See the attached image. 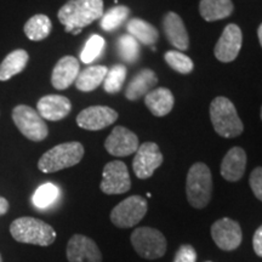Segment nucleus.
Here are the masks:
<instances>
[{"mask_svg": "<svg viewBox=\"0 0 262 262\" xmlns=\"http://www.w3.org/2000/svg\"><path fill=\"white\" fill-rule=\"evenodd\" d=\"M102 15L103 0H70L58 10L57 17L64 31L75 35Z\"/></svg>", "mask_w": 262, "mask_h": 262, "instance_id": "obj_1", "label": "nucleus"}, {"mask_svg": "<svg viewBox=\"0 0 262 262\" xmlns=\"http://www.w3.org/2000/svg\"><path fill=\"white\" fill-rule=\"evenodd\" d=\"M10 233L18 243L49 247L56 241V231L47 222L35 217H19L10 225Z\"/></svg>", "mask_w": 262, "mask_h": 262, "instance_id": "obj_2", "label": "nucleus"}, {"mask_svg": "<svg viewBox=\"0 0 262 262\" xmlns=\"http://www.w3.org/2000/svg\"><path fill=\"white\" fill-rule=\"evenodd\" d=\"M210 119L219 135L225 139H234L242 135L244 125L234 104L227 97L219 96L210 103Z\"/></svg>", "mask_w": 262, "mask_h": 262, "instance_id": "obj_3", "label": "nucleus"}, {"mask_svg": "<svg viewBox=\"0 0 262 262\" xmlns=\"http://www.w3.org/2000/svg\"><path fill=\"white\" fill-rule=\"evenodd\" d=\"M212 176L204 163H194L189 168L186 179V195L193 208L203 209L211 201Z\"/></svg>", "mask_w": 262, "mask_h": 262, "instance_id": "obj_4", "label": "nucleus"}, {"mask_svg": "<svg viewBox=\"0 0 262 262\" xmlns=\"http://www.w3.org/2000/svg\"><path fill=\"white\" fill-rule=\"evenodd\" d=\"M84 157V147L80 142L72 141L55 146L41 156L38 168L41 172L51 173L60 170L72 168L80 163Z\"/></svg>", "mask_w": 262, "mask_h": 262, "instance_id": "obj_5", "label": "nucleus"}, {"mask_svg": "<svg viewBox=\"0 0 262 262\" xmlns=\"http://www.w3.org/2000/svg\"><path fill=\"white\" fill-rule=\"evenodd\" d=\"M131 244L139 256L146 260H157L166 251V239L162 232L152 227H139L130 237Z\"/></svg>", "mask_w": 262, "mask_h": 262, "instance_id": "obj_6", "label": "nucleus"}, {"mask_svg": "<svg viewBox=\"0 0 262 262\" xmlns=\"http://www.w3.org/2000/svg\"><path fill=\"white\" fill-rule=\"evenodd\" d=\"M12 119L19 133L34 142H40L48 137L49 129L47 123L37 111L26 104H19L12 111Z\"/></svg>", "mask_w": 262, "mask_h": 262, "instance_id": "obj_7", "label": "nucleus"}, {"mask_svg": "<svg viewBox=\"0 0 262 262\" xmlns=\"http://www.w3.org/2000/svg\"><path fill=\"white\" fill-rule=\"evenodd\" d=\"M148 204L143 196L131 195L124 199L111 212V221L118 228H130L145 217Z\"/></svg>", "mask_w": 262, "mask_h": 262, "instance_id": "obj_8", "label": "nucleus"}, {"mask_svg": "<svg viewBox=\"0 0 262 262\" xmlns=\"http://www.w3.org/2000/svg\"><path fill=\"white\" fill-rule=\"evenodd\" d=\"M104 194H123L131 188V180L127 166L120 160L107 163L103 168L100 185Z\"/></svg>", "mask_w": 262, "mask_h": 262, "instance_id": "obj_9", "label": "nucleus"}, {"mask_svg": "<svg viewBox=\"0 0 262 262\" xmlns=\"http://www.w3.org/2000/svg\"><path fill=\"white\" fill-rule=\"evenodd\" d=\"M163 155L159 146L155 142H145L139 146L135 158L133 160V169L137 178L149 179L157 169L163 164Z\"/></svg>", "mask_w": 262, "mask_h": 262, "instance_id": "obj_10", "label": "nucleus"}, {"mask_svg": "<svg viewBox=\"0 0 262 262\" xmlns=\"http://www.w3.org/2000/svg\"><path fill=\"white\" fill-rule=\"evenodd\" d=\"M211 237L215 244L222 250L232 251L241 245L243 232L237 221L224 217L212 224Z\"/></svg>", "mask_w": 262, "mask_h": 262, "instance_id": "obj_11", "label": "nucleus"}, {"mask_svg": "<svg viewBox=\"0 0 262 262\" xmlns=\"http://www.w3.org/2000/svg\"><path fill=\"white\" fill-rule=\"evenodd\" d=\"M242 42H243L242 29L234 24L227 25L215 45V57L225 63L234 61L242 49Z\"/></svg>", "mask_w": 262, "mask_h": 262, "instance_id": "obj_12", "label": "nucleus"}, {"mask_svg": "<svg viewBox=\"0 0 262 262\" xmlns=\"http://www.w3.org/2000/svg\"><path fill=\"white\" fill-rule=\"evenodd\" d=\"M66 255L70 262H102L100 248L84 234H74L68 241Z\"/></svg>", "mask_w": 262, "mask_h": 262, "instance_id": "obj_13", "label": "nucleus"}, {"mask_svg": "<svg viewBox=\"0 0 262 262\" xmlns=\"http://www.w3.org/2000/svg\"><path fill=\"white\" fill-rule=\"evenodd\" d=\"M104 148L111 156L127 157L139 149V137L124 126H116L104 141Z\"/></svg>", "mask_w": 262, "mask_h": 262, "instance_id": "obj_14", "label": "nucleus"}, {"mask_svg": "<svg viewBox=\"0 0 262 262\" xmlns=\"http://www.w3.org/2000/svg\"><path fill=\"white\" fill-rule=\"evenodd\" d=\"M118 119V113L107 106H91L85 108L77 117V124L81 129L97 131L112 125Z\"/></svg>", "mask_w": 262, "mask_h": 262, "instance_id": "obj_15", "label": "nucleus"}, {"mask_svg": "<svg viewBox=\"0 0 262 262\" xmlns=\"http://www.w3.org/2000/svg\"><path fill=\"white\" fill-rule=\"evenodd\" d=\"M38 113L42 119L58 122L71 113L72 103L67 97L61 95H48L41 97L37 103Z\"/></svg>", "mask_w": 262, "mask_h": 262, "instance_id": "obj_16", "label": "nucleus"}, {"mask_svg": "<svg viewBox=\"0 0 262 262\" xmlns=\"http://www.w3.org/2000/svg\"><path fill=\"white\" fill-rule=\"evenodd\" d=\"M80 71L79 61L73 56H64L57 62L51 74V84L55 89L66 90L75 83Z\"/></svg>", "mask_w": 262, "mask_h": 262, "instance_id": "obj_17", "label": "nucleus"}, {"mask_svg": "<svg viewBox=\"0 0 262 262\" xmlns=\"http://www.w3.org/2000/svg\"><path fill=\"white\" fill-rule=\"evenodd\" d=\"M163 28L165 37L172 47L180 51L188 50L189 38L187 29L185 27L182 18L175 12H168L163 18Z\"/></svg>", "mask_w": 262, "mask_h": 262, "instance_id": "obj_18", "label": "nucleus"}, {"mask_svg": "<svg viewBox=\"0 0 262 262\" xmlns=\"http://www.w3.org/2000/svg\"><path fill=\"white\" fill-rule=\"evenodd\" d=\"M247 168V153L242 147H233L226 153L221 163V176L226 181L237 182Z\"/></svg>", "mask_w": 262, "mask_h": 262, "instance_id": "obj_19", "label": "nucleus"}, {"mask_svg": "<svg viewBox=\"0 0 262 262\" xmlns=\"http://www.w3.org/2000/svg\"><path fill=\"white\" fill-rule=\"evenodd\" d=\"M157 84H158V78L155 72L149 68H143L127 84L125 97L129 101L139 100L140 97L146 96L149 91H152Z\"/></svg>", "mask_w": 262, "mask_h": 262, "instance_id": "obj_20", "label": "nucleus"}, {"mask_svg": "<svg viewBox=\"0 0 262 262\" xmlns=\"http://www.w3.org/2000/svg\"><path fill=\"white\" fill-rule=\"evenodd\" d=\"M175 98L171 91L166 88H158L149 91L145 96V104L149 112L156 117H164L171 112Z\"/></svg>", "mask_w": 262, "mask_h": 262, "instance_id": "obj_21", "label": "nucleus"}, {"mask_svg": "<svg viewBox=\"0 0 262 262\" xmlns=\"http://www.w3.org/2000/svg\"><path fill=\"white\" fill-rule=\"evenodd\" d=\"M107 73L108 68L106 66H90L84 71L79 72L74 84L79 91L90 93V91L96 90L101 84H103Z\"/></svg>", "mask_w": 262, "mask_h": 262, "instance_id": "obj_22", "label": "nucleus"}, {"mask_svg": "<svg viewBox=\"0 0 262 262\" xmlns=\"http://www.w3.org/2000/svg\"><path fill=\"white\" fill-rule=\"evenodd\" d=\"M232 0H202L199 3V12L206 22H214L227 18L233 12Z\"/></svg>", "mask_w": 262, "mask_h": 262, "instance_id": "obj_23", "label": "nucleus"}, {"mask_svg": "<svg viewBox=\"0 0 262 262\" xmlns=\"http://www.w3.org/2000/svg\"><path fill=\"white\" fill-rule=\"evenodd\" d=\"M127 33L146 47H155V44L158 41L159 33L157 28L149 22L141 18H131L126 25Z\"/></svg>", "mask_w": 262, "mask_h": 262, "instance_id": "obj_24", "label": "nucleus"}, {"mask_svg": "<svg viewBox=\"0 0 262 262\" xmlns=\"http://www.w3.org/2000/svg\"><path fill=\"white\" fill-rule=\"evenodd\" d=\"M29 61V55L26 50L18 49L10 52L0 64V80L5 81L25 70Z\"/></svg>", "mask_w": 262, "mask_h": 262, "instance_id": "obj_25", "label": "nucleus"}, {"mask_svg": "<svg viewBox=\"0 0 262 262\" xmlns=\"http://www.w3.org/2000/svg\"><path fill=\"white\" fill-rule=\"evenodd\" d=\"M52 29L51 19L47 15H34L26 22L25 33L33 41H40L50 35Z\"/></svg>", "mask_w": 262, "mask_h": 262, "instance_id": "obj_26", "label": "nucleus"}, {"mask_svg": "<svg viewBox=\"0 0 262 262\" xmlns=\"http://www.w3.org/2000/svg\"><path fill=\"white\" fill-rule=\"evenodd\" d=\"M129 15H130V9L126 8V6L124 5L114 6V8L108 10L106 14L102 15V17H101V22H100L101 28L106 32L116 31L117 28H119L120 26H122V24L125 21Z\"/></svg>", "mask_w": 262, "mask_h": 262, "instance_id": "obj_27", "label": "nucleus"}, {"mask_svg": "<svg viewBox=\"0 0 262 262\" xmlns=\"http://www.w3.org/2000/svg\"><path fill=\"white\" fill-rule=\"evenodd\" d=\"M60 196V188L54 183H44L37 188L32 196L33 204L39 209H47L51 206Z\"/></svg>", "mask_w": 262, "mask_h": 262, "instance_id": "obj_28", "label": "nucleus"}, {"mask_svg": "<svg viewBox=\"0 0 262 262\" xmlns=\"http://www.w3.org/2000/svg\"><path fill=\"white\" fill-rule=\"evenodd\" d=\"M118 54L126 63H135L140 57V45L130 34H124L117 41Z\"/></svg>", "mask_w": 262, "mask_h": 262, "instance_id": "obj_29", "label": "nucleus"}, {"mask_svg": "<svg viewBox=\"0 0 262 262\" xmlns=\"http://www.w3.org/2000/svg\"><path fill=\"white\" fill-rule=\"evenodd\" d=\"M127 70L124 64H114L103 80V89L108 94H117L122 90L126 79Z\"/></svg>", "mask_w": 262, "mask_h": 262, "instance_id": "obj_30", "label": "nucleus"}, {"mask_svg": "<svg viewBox=\"0 0 262 262\" xmlns=\"http://www.w3.org/2000/svg\"><path fill=\"white\" fill-rule=\"evenodd\" d=\"M165 62L170 68L181 74H189L194 70V63L187 55L182 54L178 50H170L164 55Z\"/></svg>", "mask_w": 262, "mask_h": 262, "instance_id": "obj_31", "label": "nucleus"}, {"mask_svg": "<svg viewBox=\"0 0 262 262\" xmlns=\"http://www.w3.org/2000/svg\"><path fill=\"white\" fill-rule=\"evenodd\" d=\"M104 48V39L97 34H93L86 41L80 54V60L84 63H91L102 54Z\"/></svg>", "mask_w": 262, "mask_h": 262, "instance_id": "obj_32", "label": "nucleus"}, {"mask_svg": "<svg viewBox=\"0 0 262 262\" xmlns=\"http://www.w3.org/2000/svg\"><path fill=\"white\" fill-rule=\"evenodd\" d=\"M195 249L189 244H183L178 249L172 262H196Z\"/></svg>", "mask_w": 262, "mask_h": 262, "instance_id": "obj_33", "label": "nucleus"}, {"mask_svg": "<svg viewBox=\"0 0 262 262\" xmlns=\"http://www.w3.org/2000/svg\"><path fill=\"white\" fill-rule=\"evenodd\" d=\"M249 183H250L251 191L255 194V196L258 201L262 202V168L254 169L253 172L250 173V178H249Z\"/></svg>", "mask_w": 262, "mask_h": 262, "instance_id": "obj_34", "label": "nucleus"}, {"mask_svg": "<svg viewBox=\"0 0 262 262\" xmlns=\"http://www.w3.org/2000/svg\"><path fill=\"white\" fill-rule=\"evenodd\" d=\"M253 247L254 251L257 256L262 257V226H260L255 232L254 238H253Z\"/></svg>", "mask_w": 262, "mask_h": 262, "instance_id": "obj_35", "label": "nucleus"}, {"mask_svg": "<svg viewBox=\"0 0 262 262\" xmlns=\"http://www.w3.org/2000/svg\"><path fill=\"white\" fill-rule=\"evenodd\" d=\"M9 211V202L4 196H0V216L5 215Z\"/></svg>", "mask_w": 262, "mask_h": 262, "instance_id": "obj_36", "label": "nucleus"}, {"mask_svg": "<svg viewBox=\"0 0 262 262\" xmlns=\"http://www.w3.org/2000/svg\"><path fill=\"white\" fill-rule=\"evenodd\" d=\"M257 37H258V41H260V45L262 48V24L260 25V27L257 29Z\"/></svg>", "mask_w": 262, "mask_h": 262, "instance_id": "obj_37", "label": "nucleus"}, {"mask_svg": "<svg viewBox=\"0 0 262 262\" xmlns=\"http://www.w3.org/2000/svg\"><path fill=\"white\" fill-rule=\"evenodd\" d=\"M0 262H3V258H2V255H0Z\"/></svg>", "mask_w": 262, "mask_h": 262, "instance_id": "obj_38", "label": "nucleus"}, {"mask_svg": "<svg viewBox=\"0 0 262 262\" xmlns=\"http://www.w3.org/2000/svg\"><path fill=\"white\" fill-rule=\"evenodd\" d=\"M261 120H262V107H261Z\"/></svg>", "mask_w": 262, "mask_h": 262, "instance_id": "obj_39", "label": "nucleus"}, {"mask_svg": "<svg viewBox=\"0 0 262 262\" xmlns=\"http://www.w3.org/2000/svg\"><path fill=\"white\" fill-rule=\"evenodd\" d=\"M206 262H211V261H206Z\"/></svg>", "mask_w": 262, "mask_h": 262, "instance_id": "obj_40", "label": "nucleus"}]
</instances>
